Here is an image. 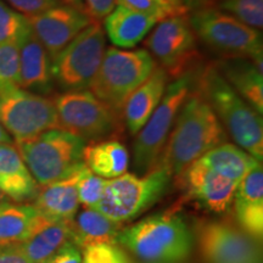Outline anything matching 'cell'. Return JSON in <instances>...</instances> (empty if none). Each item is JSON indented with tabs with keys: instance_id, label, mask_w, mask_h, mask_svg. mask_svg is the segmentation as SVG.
I'll return each instance as SVG.
<instances>
[{
	"instance_id": "1",
	"label": "cell",
	"mask_w": 263,
	"mask_h": 263,
	"mask_svg": "<svg viewBox=\"0 0 263 263\" xmlns=\"http://www.w3.org/2000/svg\"><path fill=\"white\" fill-rule=\"evenodd\" d=\"M227 137L226 129L203 95L192 89L177 115L159 164L168 171L173 179L178 178L203 154L226 143Z\"/></svg>"
},
{
	"instance_id": "2",
	"label": "cell",
	"mask_w": 263,
	"mask_h": 263,
	"mask_svg": "<svg viewBox=\"0 0 263 263\" xmlns=\"http://www.w3.org/2000/svg\"><path fill=\"white\" fill-rule=\"evenodd\" d=\"M196 89L203 95L236 145L261 162L263 159L262 115L251 107L224 80L215 64L199 74Z\"/></svg>"
},
{
	"instance_id": "3",
	"label": "cell",
	"mask_w": 263,
	"mask_h": 263,
	"mask_svg": "<svg viewBox=\"0 0 263 263\" xmlns=\"http://www.w3.org/2000/svg\"><path fill=\"white\" fill-rule=\"evenodd\" d=\"M117 245L146 263H180L192 255L194 235L182 217L168 212L121 229Z\"/></svg>"
},
{
	"instance_id": "4",
	"label": "cell",
	"mask_w": 263,
	"mask_h": 263,
	"mask_svg": "<svg viewBox=\"0 0 263 263\" xmlns=\"http://www.w3.org/2000/svg\"><path fill=\"white\" fill-rule=\"evenodd\" d=\"M85 141L55 128L15 143L20 155L39 186L57 182L83 164Z\"/></svg>"
},
{
	"instance_id": "5",
	"label": "cell",
	"mask_w": 263,
	"mask_h": 263,
	"mask_svg": "<svg viewBox=\"0 0 263 263\" xmlns=\"http://www.w3.org/2000/svg\"><path fill=\"white\" fill-rule=\"evenodd\" d=\"M172 176L162 166L138 176L124 173L106 180L97 210L117 223H124L146 212L168 192Z\"/></svg>"
},
{
	"instance_id": "6",
	"label": "cell",
	"mask_w": 263,
	"mask_h": 263,
	"mask_svg": "<svg viewBox=\"0 0 263 263\" xmlns=\"http://www.w3.org/2000/svg\"><path fill=\"white\" fill-rule=\"evenodd\" d=\"M156 66L155 58L146 49L121 50L108 48L105 50L89 90L108 106L122 114L127 99L150 77Z\"/></svg>"
},
{
	"instance_id": "7",
	"label": "cell",
	"mask_w": 263,
	"mask_h": 263,
	"mask_svg": "<svg viewBox=\"0 0 263 263\" xmlns=\"http://www.w3.org/2000/svg\"><path fill=\"white\" fill-rule=\"evenodd\" d=\"M194 81L195 77L190 70L174 78L167 85L159 106L138 132L133 145V168L138 176L151 172L159 164L177 115L192 91Z\"/></svg>"
},
{
	"instance_id": "8",
	"label": "cell",
	"mask_w": 263,
	"mask_h": 263,
	"mask_svg": "<svg viewBox=\"0 0 263 263\" xmlns=\"http://www.w3.org/2000/svg\"><path fill=\"white\" fill-rule=\"evenodd\" d=\"M196 38L226 58H245L263 66V41L261 32L238 21L219 9L201 8L190 15Z\"/></svg>"
},
{
	"instance_id": "9",
	"label": "cell",
	"mask_w": 263,
	"mask_h": 263,
	"mask_svg": "<svg viewBox=\"0 0 263 263\" xmlns=\"http://www.w3.org/2000/svg\"><path fill=\"white\" fill-rule=\"evenodd\" d=\"M59 128L70 132L85 143L115 139L122 133V114L90 90L65 91L54 100Z\"/></svg>"
},
{
	"instance_id": "10",
	"label": "cell",
	"mask_w": 263,
	"mask_h": 263,
	"mask_svg": "<svg viewBox=\"0 0 263 263\" xmlns=\"http://www.w3.org/2000/svg\"><path fill=\"white\" fill-rule=\"evenodd\" d=\"M106 34L100 21H93L51 59L52 78L65 91L89 89L100 67Z\"/></svg>"
},
{
	"instance_id": "11",
	"label": "cell",
	"mask_w": 263,
	"mask_h": 263,
	"mask_svg": "<svg viewBox=\"0 0 263 263\" xmlns=\"http://www.w3.org/2000/svg\"><path fill=\"white\" fill-rule=\"evenodd\" d=\"M0 123L15 143L59 128L54 100L20 87L0 91Z\"/></svg>"
},
{
	"instance_id": "12",
	"label": "cell",
	"mask_w": 263,
	"mask_h": 263,
	"mask_svg": "<svg viewBox=\"0 0 263 263\" xmlns=\"http://www.w3.org/2000/svg\"><path fill=\"white\" fill-rule=\"evenodd\" d=\"M145 41L146 50L156 58L170 78H177L190 70L197 55L196 35L185 14L161 20Z\"/></svg>"
},
{
	"instance_id": "13",
	"label": "cell",
	"mask_w": 263,
	"mask_h": 263,
	"mask_svg": "<svg viewBox=\"0 0 263 263\" xmlns=\"http://www.w3.org/2000/svg\"><path fill=\"white\" fill-rule=\"evenodd\" d=\"M195 238L206 263H261L258 241L235 223L199 221L195 226Z\"/></svg>"
},
{
	"instance_id": "14",
	"label": "cell",
	"mask_w": 263,
	"mask_h": 263,
	"mask_svg": "<svg viewBox=\"0 0 263 263\" xmlns=\"http://www.w3.org/2000/svg\"><path fill=\"white\" fill-rule=\"evenodd\" d=\"M27 20L32 32L51 59L93 22L84 10L65 4L54 6Z\"/></svg>"
},
{
	"instance_id": "15",
	"label": "cell",
	"mask_w": 263,
	"mask_h": 263,
	"mask_svg": "<svg viewBox=\"0 0 263 263\" xmlns=\"http://www.w3.org/2000/svg\"><path fill=\"white\" fill-rule=\"evenodd\" d=\"M188 199L215 213H224L232 207L238 183L219 176L195 161L178 178Z\"/></svg>"
},
{
	"instance_id": "16",
	"label": "cell",
	"mask_w": 263,
	"mask_h": 263,
	"mask_svg": "<svg viewBox=\"0 0 263 263\" xmlns=\"http://www.w3.org/2000/svg\"><path fill=\"white\" fill-rule=\"evenodd\" d=\"M235 224L256 241L263 236V168L257 162L240 180L233 199Z\"/></svg>"
},
{
	"instance_id": "17",
	"label": "cell",
	"mask_w": 263,
	"mask_h": 263,
	"mask_svg": "<svg viewBox=\"0 0 263 263\" xmlns=\"http://www.w3.org/2000/svg\"><path fill=\"white\" fill-rule=\"evenodd\" d=\"M18 54L20 88L35 94L50 93L54 82L51 58L32 28L18 42Z\"/></svg>"
},
{
	"instance_id": "18",
	"label": "cell",
	"mask_w": 263,
	"mask_h": 263,
	"mask_svg": "<svg viewBox=\"0 0 263 263\" xmlns=\"http://www.w3.org/2000/svg\"><path fill=\"white\" fill-rule=\"evenodd\" d=\"M170 76L161 66H156L150 77L127 99L122 108V118L132 137H136L159 106Z\"/></svg>"
},
{
	"instance_id": "19",
	"label": "cell",
	"mask_w": 263,
	"mask_h": 263,
	"mask_svg": "<svg viewBox=\"0 0 263 263\" xmlns=\"http://www.w3.org/2000/svg\"><path fill=\"white\" fill-rule=\"evenodd\" d=\"M83 167L84 162L64 178L39 186V192L33 201L35 209L52 221H72L81 205L77 183Z\"/></svg>"
},
{
	"instance_id": "20",
	"label": "cell",
	"mask_w": 263,
	"mask_h": 263,
	"mask_svg": "<svg viewBox=\"0 0 263 263\" xmlns=\"http://www.w3.org/2000/svg\"><path fill=\"white\" fill-rule=\"evenodd\" d=\"M0 190L10 201H34L39 185L14 143L0 144Z\"/></svg>"
},
{
	"instance_id": "21",
	"label": "cell",
	"mask_w": 263,
	"mask_h": 263,
	"mask_svg": "<svg viewBox=\"0 0 263 263\" xmlns=\"http://www.w3.org/2000/svg\"><path fill=\"white\" fill-rule=\"evenodd\" d=\"M157 22L153 16L117 4L104 18V31L115 47L132 49L149 34Z\"/></svg>"
},
{
	"instance_id": "22",
	"label": "cell",
	"mask_w": 263,
	"mask_h": 263,
	"mask_svg": "<svg viewBox=\"0 0 263 263\" xmlns=\"http://www.w3.org/2000/svg\"><path fill=\"white\" fill-rule=\"evenodd\" d=\"M218 71L232 85L240 97L254 107L259 115L263 114V76L262 68L249 59L224 58L217 61Z\"/></svg>"
},
{
	"instance_id": "23",
	"label": "cell",
	"mask_w": 263,
	"mask_h": 263,
	"mask_svg": "<svg viewBox=\"0 0 263 263\" xmlns=\"http://www.w3.org/2000/svg\"><path fill=\"white\" fill-rule=\"evenodd\" d=\"M121 229V223L110 219L99 210L83 207L71 221L70 241L81 251L97 245H117Z\"/></svg>"
},
{
	"instance_id": "24",
	"label": "cell",
	"mask_w": 263,
	"mask_h": 263,
	"mask_svg": "<svg viewBox=\"0 0 263 263\" xmlns=\"http://www.w3.org/2000/svg\"><path fill=\"white\" fill-rule=\"evenodd\" d=\"M45 216L31 203L6 201L0 205V248L20 245L42 224Z\"/></svg>"
},
{
	"instance_id": "25",
	"label": "cell",
	"mask_w": 263,
	"mask_h": 263,
	"mask_svg": "<svg viewBox=\"0 0 263 263\" xmlns=\"http://www.w3.org/2000/svg\"><path fill=\"white\" fill-rule=\"evenodd\" d=\"M129 151L116 139H105L85 144L83 162L91 172L104 179H114L127 173Z\"/></svg>"
},
{
	"instance_id": "26",
	"label": "cell",
	"mask_w": 263,
	"mask_h": 263,
	"mask_svg": "<svg viewBox=\"0 0 263 263\" xmlns=\"http://www.w3.org/2000/svg\"><path fill=\"white\" fill-rule=\"evenodd\" d=\"M71 221H52L45 217L31 236L18 245L31 263H48L62 245L70 241Z\"/></svg>"
},
{
	"instance_id": "27",
	"label": "cell",
	"mask_w": 263,
	"mask_h": 263,
	"mask_svg": "<svg viewBox=\"0 0 263 263\" xmlns=\"http://www.w3.org/2000/svg\"><path fill=\"white\" fill-rule=\"evenodd\" d=\"M196 161L206 168L238 184L249 171L259 162L244 149L227 141L207 151Z\"/></svg>"
},
{
	"instance_id": "28",
	"label": "cell",
	"mask_w": 263,
	"mask_h": 263,
	"mask_svg": "<svg viewBox=\"0 0 263 263\" xmlns=\"http://www.w3.org/2000/svg\"><path fill=\"white\" fill-rule=\"evenodd\" d=\"M218 9L249 27H263V0H219Z\"/></svg>"
},
{
	"instance_id": "29",
	"label": "cell",
	"mask_w": 263,
	"mask_h": 263,
	"mask_svg": "<svg viewBox=\"0 0 263 263\" xmlns=\"http://www.w3.org/2000/svg\"><path fill=\"white\" fill-rule=\"evenodd\" d=\"M31 31V25L26 16L15 11L6 3L0 0V44L17 43Z\"/></svg>"
},
{
	"instance_id": "30",
	"label": "cell",
	"mask_w": 263,
	"mask_h": 263,
	"mask_svg": "<svg viewBox=\"0 0 263 263\" xmlns=\"http://www.w3.org/2000/svg\"><path fill=\"white\" fill-rule=\"evenodd\" d=\"M20 87V54L17 43L0 44V91Z\"/></svg>"
},
{
	"instance_id": "31",
	"label": "cell",
	"mask_w": 263,
	"mask_h": 263,
	"mask_svg": "<svg viewBox=\"0 0 263 263\" xmlns=\"http://www.w3.org/2000/svg\"><path fill=\"white\" fill-rule=\"evenodd\" d=\"M105 185H106V179L94 174L84 164L77 183V193L81 205L88 209H97L103 196Z\"/></svg>"
},
{
	"instance_id": "32",
	"label": "cell",
	"mask_w": 263,
	"mask_h": 263,
	"mask_svg": "<svg viewBox=\"0 0 263 263\" xmlns=\"http://www.w3.org/2000/svg\"><path fill=\"white\" fill-rule=\"evenodd\" d=\"M117 4L127 6L141 14L155 17L157 21L170 17V16L185 14L186 8H178L167 0H117Z\"/></svg>"
},
{
	"instance_id": "33",
	"label": "cell",
	"mask_w": 263,
	"mask_h": 263,
	"mask_svg": "<svg viewBox=\"0 0 263 263\" xmlns=\"http://www.w3.org/2000/svg\"><path fill=\"white\" fill-rule=\"evenodd\" d=\"M82 263H132L118 245H97L82 252Z\"/></svg>"
},
{
	"instance_id": "34",
	"label": "cell",
	"mask_w": 263,
	"mask_h": 263,
	"mask_svg": "<svg viewBox=\"0 0 263 263\" xmlns=\"http://www.w3.org/2000/svg\"><path fill=\"white\" fill-rule=\"evenodd\" d=\"M3 2L26 17L38 15L45 10L62 4L59 0H3Z\"/></svg>"
},
{
	"instance_id": "35",
	"label": "cell",
	"mask_w": 263,
	"mask_h": 263,
	"mask_svg": "<svg viewBox=\"0 0 263 263\" xmlns=\"http://www.w3.org/2000/svg\"><path fill=\"white\" fill-rule=\"evenodd\" d=\"M84 10L93 21H100L117 5V0H83Z\"/></svg>"
},
{
	"instance_id": "36",
	"label": "cell",
	"mask_w": 263,
	"mask_h": 263,
	"mask_svg": "<svg viewBox=\"0 0 263 263\" xmlns=\"http://www.w3.org/2000/svg\"><path fill=\"white\" fill-rule=\"evenodd\" d=\"M48 263H82V251L72 241H67L58 250Z\"/></svg>"
},
{
	"instance_id": "37",
	"label": "cell",
	"mask_w": 263,
	"mask_h": 263,
	"mask_svg": "<svg viewBox=\"0 0 263 263\" xmlns=\"http://www.w3.org/2000/svg\"><path fill=\"white\" fill-rule=\"evenodd\" d=\"M0 263H31L18 245L0 248Z\"/></svg>"
},
{
	"instance_id": "38",
	"label": "cell",
	"mask_w": 263,
	"mask_h": 263,
	"mask_svg": "<svg viewBox=\"0 0 263 263\" xmlns=\"http://www.w3.org/2000/svg\"><path fill=\"white\" fill-rule=\"evenodd\" d=\"M12 138L10 137V134L5 130V128L0 123V144H11Z\"/></svg>"
},
{
	"instance_id": "39",
	"label": "cell",
	"mask_w": 263,
	"mask_h": 263,
	"mask_svg": "<svg viewBox=\"0 0 263 263\" xmlns=\"http://www.w3.org/2000/svg\"><path fill=\"white\" fill-rule=\"evenodd\" d=\"M59 2H61L62 4H65V5H70V6H73V8L84 10L83 0H59Z\"/></svg>"
},
{
	"instance_id": "40",
	"label": "cell",
	"mask_w": 263,
	"mask_h": 263,
	"mask_svg": "<svg viewBox=\"0 0 263 263\" xmlns=\"http://www.w3.org/2000/svg\"><path fill=\"white\" fill-rule=\"evenodd\" d=\"M201 2V0H182V3L184 5L186 6V8H190V6H193V5H196V4H199V3Z\"/></svg>"
},
{
	"instance_id": "41",
	"label": "cell",
	"mask_w": 263,
	"mask_h": 263,
	"mask_svg": "<svg viewBox=\"0 0 263 263\" xmlns=\"http://www.w3.org/2000/svg\"><path fill=\"white\" fill-rule=\"evenodd\" d=\"M167 2H170L171 4L178 6V8H186V6L182 3V0H167ZM186 9H188V8H186Z\"/></svg>"
},
{
	"instance_id": "42",
	"label": "cell",
	"mask_w": 263,
	"mask_h": 263,
	"mask_svg": "<svg viewBox=\"0 0 263 263\" xmlns=\"http://www.w3.org/2000/svg\"><path fill=\"white\" fill-rule=\"evenodd\" d=\"M6 201H9V199L4 195V193H3L2 190H0V205H2V203L6 202Z\"/></svg>"
}]
</instances>
